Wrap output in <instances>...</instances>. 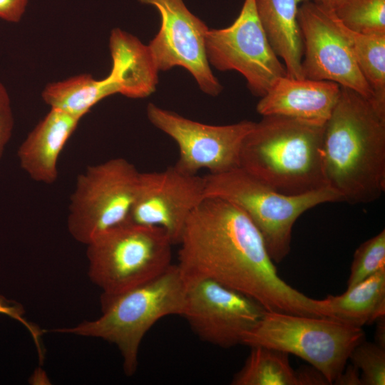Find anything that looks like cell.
Segmentation results:
<instances>
[{"mask_svg": "<svg viewBox=\"0 0 385 385\" xmlns=\"http://www.w3.org/2000/svg\"><path fill=\"white\" fill-rule=\"evenodd\" d=\"M333 16L339 32L349 45L359 70L374 93V105L381 113H385V35L364 34L351 31L334 12Z\"/></svg>", "mask_w": 385, "mask_h": 385, "instance_id": "21", "label": "cell"}, {"mask_svg": "<svg viewBox=\"0 0 385 385\" xmlns=\"http://www.w3.org/2000/svg\"><path fill=\"white\" fill-rule=\"evenodd\" d=\"M324 125L282 115L262 116L243 140L240 168L284 195L327 187Z\"/></svg>", "mask_w": 385, "mask_h": 385, "instance_id": "3", "label": "cell"}, {"mask_svg": "<svg viewBox=\"0 0 385 385\" xmlns=\"http://www.w3.org/2000/svg\"><path fill=\"white\" fill-rule=\"evenodd\" d=\"M109 48L112 58L109 73L119 83L120 94L142 98L155 91L159 71L148 46L136 36L115 28L111 32Z\"/></svg>", "mask_w": 385, "mask_h": 385, "instance_id": "17", "label": "cell"}, {"mask_svg": "<svg viewBox=\"0 0 385 385\" xmlns=\"http://www.w3.org/2000/svg\"><path fill=\"white\" fill-rule=\"evenodd\" d=\"M29 0H0V19L18 23L24 16Z\"/></svg>", "mask_w": 385, "mask_h": 385, "instance_id": "27", "label": "cell"}, {"mask_svg": "<svg viewBox=\"0 0 385 385\" xmlns=\"http://www.w3.org/2000/svg\"><path fill=\"white\" fill-rule=\"evenodd\" d=\"M312 1L317 5L328 9L333 11L334 8L342 1V0H308Z\"/></svg>", "mask_w": 385, "mask_h": 385, "instance_id": "32", "label": "cell"}, {"mask_svg": "<svg viewBox=\"0 0 385 385\" xmlns=\"http://www.w3.org/2000/svg\"><path fill=\"white\" fill-rule=\"evenodd\" d=\"M333 12L351 31L385 35V0H342Z\"/></svg>", "mask_w": 385, "mask_h": 385, "instance_id": "23", "label": "cell"}, {"mask_svg": "<svg viewBox=\"0 0 385 385\" xmlns=\"http://www.w3.org/2000/svg\"><path fill=\"white\" fill-rule=\"evenodd\" d=\"M178 244L177 265L185 279L215 280L267 312L322 317L316 299L279 276L260 231L232 202L205 197L189 217Z\"/></svg>", "mask_w": 385, "mask_h": 385, "instance_id": "1", "label": "cell"}, {"mask_svg": "<svg viewBox=\"0 0 385 385\" xmlns=\"http://www.w3.org/2000/svg\"><path fill=\"white\" fill-rule=\"evenodd\" d=\"M333 384L339 385H362L359 370L352 364L346 365Z\"/></svg>", "mask_w": 385, "mask_h": 385, "instance_id": "30", "label": "cell"}, {"mask_svg": "<svg viewBox=\"0 0 385 385\" xmlns=\"http://www.w3.org/2000/svg\"><path fill=\"white\" fill-rule=\"evenodd\" d=\"M80 118L50 108L19 147L21 168L34 181L52 184L58 178L57 163Z\"/></svg>", "mask_w": 385, "mask_h": 385, "instance_id": "16", "label": "cell"}, {"mask_svg": "<svg viewBox=\"0 0 385 385\" xmlns=\"http://www.w3.org/2000/svg\"><path fill=\"white\" fill-rule=\"evenodd\" d=\"M102 314L91 321L55 332L101 338L115 344L123 358L125 373L133 375L138 366L140 344L160 319L183 316L186 283L177 264L144 283L120 293L101 294Z\"/></svg>", "mask_w": 385, "mask_h": 385, "instance_id": "4", "label": "cell"}, {"mask_svg": "<svg viewBox=\"0 0 385 385\" xmlns=\"http://www.w3.org/2000/svg\"><path fill=\"white\" fill-rule=\"evenodd\" d=\"M322 317L362 327L385 316V268L340 295L317 299Z\"/></svg>", "mask_w": 385, "mask_h": 385, "instance_id": "19", "label": "cell"}, {"mask_svg": "<svg viewBox=\"0 0 385 385\" xmlns=\"http://www.w3.org/2000/svg\"><path fill=\"white\" fill-rule=\"evenodd\" d=\"M115 93H118V87L109 75L98 80L82 73L48 83L41 97L50 108L81 119L96 103Z\"/></svg>", "mask_w": 385, "mask_h": 385, "instance_id": "20", "label": "cell"}, {"mask_svg": "<svg viewBox=\"0 0 385 385\" xmlns=\"http://www.w3.org/2000/svg\"><path fill=\"white\" fill-rule=\"evenodd\" d=\"M251 351L233 385H298L297 371L284 351L263 346H250Z\"/></svg>", "mask_w": 385, "mask_h": 385, "instance_id": "22", "label": "cell"}, {"mask_svg": "<svg viewBox=\"0 0 385 385\" xmlns=\"http://www.w3.org/2000/svg\"><path fill=\"white\" fill-rule=\"evenodd\" d=\"M23 310L19 305L15 304H10L4 297H0V313L7 314L15 319L21 322L29 329L31 334H34L37 328L27 322L22 317Z\"/></svg>", "mask_w": 385, "mask_h": 385, "instance_id": "29", "label": "cell"}, {"mask_svg": "<svg viewBox=\"0 0 385 385\" xmlns=\"http://www.w3.org/2000/svg\"><path fill=\"white\" fill-rule=\"evenodd\" d=\"M205 198L204 178L197 174L175 165L140 173L128 221L160 227L178 244L189 217Z\"/></svg>", "mask_w": 385, "mask_h": 385, "instance_id": "14", "label": "cell"}, {"mask_svg": "<svg viewBox=\"0 0 385 385\" xmlns=\"http://www.w3.org/2000/svg\"><path fill=\"white\" fill-rule=\"evenodd\" d=\"M173 245L160 227L125 221L86 245L88 275L102 294L120 293L166 270Z\"/></svg>", "mask_w": 385, "mask_h": 385, "instance_id": "7", "label": "cell"}, {"mask_svg": "<svg viewBox=\"0 0 385 385\" xmlns=\"http://www.w3.org/2000/svg\"><path fill=\"white\" fill-rule=\"evenodd\" d=\"M327 186L340 202L366 204L385 190V114L368 99L341 86L324 125Z\"/></svg>", "mask_w": 385, "mask_h": 385, "instance_id": "2", "label": "cell"}, {"mask_svg": "<svg viewBox=\"0 0 385 385\" xmlns=\"http://www.w3.org/2000/svg\"><path fill=\"white\" fill-rule=\"evenodd\" d=\"M14 118L9 94L0 81V160L14 129Z\"/></svg>", "mask_w": 385, "mask_h": 385, "instance_id": "26", "label": "cell"}, {"mask_svg": "<svg viewBox=\"0 0 385 385\" xmlns=\"http://www.w3.org/2000/svg\"><path fill=\"white\" fill-rule=\"evenodd\" d=\"M153 6L160 16V28L148 45L158 71L185 68L206 94L215 96L222 86L210 67L205 49L206 24L191 13L183 0H138Z\"/></svg>", "mask_w": 385, "mask_h": 385, "instance_id": "12", "label": "cell"}, {"mask_svg": "<svg viewBox=\"0 0 385 385\" xmlns=\"http://www.w3.org/2000/svg\"><path fill=\"white\" fill-rule=\"evenodd\" d=\"M385 268V230L361 243L354 254L347 288Z\"/></svg>", "mask_w": 385, "mask_h": 385, "instance_id": "24", "label": "cell"}, {"mask_svg": "<svg viewBox=\"0 0 385 385\" xmlns=\"http://www.w3.org/2000/svg\"><path fill=\"white\" fill-rule=\"evenodd\" d=\"M308 0H255L267 38L284 63L287 76L303 78V41L297 21L298 5Z\"/></svg>", "mask_w": 385, "mask_h": 385, "instance_id": "18", "label": "cell"}, {"mask_svg": "<svg viewBox=\"0 0 385 385\" xmlns=\"http://www.w3.org/2000/svg\"><path fill=\"white\" fill-rule=\"evenodd\" d=\"M365 339L361 327L323 317L265 312L242 337V344L294 354L333 384L354 348Z\"/></svg>", "mask_w": 385, "mask_h": 385, "instance_id": "6", "label": "cell"}, {"mask_svg": "<svg viewBox=\"0 0 385 385\" xmlns=\"http://www.w3.org/2000/svg\"><path fill=\"white\" fill-rule=\"evenodd\" d=\"M349 359L361 371L362 385L385 384V347L364 339L354 348Z\"/></svg>", "mask_w": 385, "mask_h": 385, "instance_id": "25", "label": "cell"}, {"mask_svg": "<svg viewBox=\"0 0 385 385\" xmlns=\"http://www.w3.org/2000/svg\"><path fill=\"white\" fill-rule=\"evenodd\" d=\"M203 178L205 197L224 199L242 210L260 231L274 263L289 253L293 226L304 212L323 203L340 202L329 187L297 195L280 193L240 168Z\"/></svg>", "mask_w": 385, "mask_h": 385, "instance_id": "5", "label": "cell"}, {"mask_svg": "<svg viewBox=\"0 0 385 385\" xmlns=\"http://www.w3.org/2000/svg\"><path fill=\"white\" fill-rule=\"evenodd\" d=\"M383 316L379 318L377 322V326L375 334V342L384 347H385V319Z\"/></svg>", "mask_w": 385, "mask_h": 385, "instance_id": "31", "label": "cell"}, {"mask_svg": "<svg viewBox=\"0 0 385 385\" xmlns=\"http://www.w3.org/2000/svg\"><path fill=\"white\" fill-rule=\"evenodd\" d=\"M139 175L134 165L123 158L89 165L79 174L68 205L71 236L87 245L98 234L128 221Z\"/></svg>", "mask_w": 385, "mask_h": 385, "instance_id": "8", "label": "cell"}, {"mask_svg": "<svg viewBox=\"0 0 385 385\" xmlns=\"http://www.w3.org/2000/svg\"><path fill=\"white\" fill-rule=\"evenodd\" d=\"M150 122L177 143L179 158L175 166L190 174L201 169L221 173L240 168L243 140L255 122L242 120L212 125L185 118L150 103L146 108Z\"/></svg>", "mask_w": 385, "mask_h": 385, "instance_id": "10", "label": "cell"}, {"mask_svg": "<svg viewBox=\"0 0 385 385\" xmlns=\"http://www.w3.org/2000/svg\"><path fill=\"white\" fill-rule=\"evenodd\" d=\"M183 317L202 341L228 349L242 344L244 334L266 310L252 298L207 278L185 279Z\"/></svg>", "mask_w": 385, "mask_h": 385, "instance_id": "11", "label": "cell"}, {"mask_svg": "<svg viewBox=\"0 0 385 385\" xmlns=\"http://www.w3.org/2000/svg\"><path fill=\"white\" fill-rule=\"evenodd\" d=\"M296 371L298 385L329 384L324 376L312 365L302 366Z\"/></svg>", "mask_w": 385, "mask_h": 385, "instance_id": "28", "label": "cell"}, {"mask_svg": "<svg viewBox=\"0 0 385 385\" xmlns=\"http://www.w3.org/2000/svg\"><path fill=\"white\" fill-rule=\"evenodd\" d=\"M341 86L328 81L279 78L257 104L258 113L282 115L324 125L334 108Z\"/></svg>", "mask_w": 385, "mask_h": 385, "instance_id": "15", "label": "cell"}, {"mask_svg": "<svg viewBox=\"0 0 385 385\" xmlns=\"http://www.w3.org/2000/svg\"><path fill=\"white\" fill-rule=\"evenodd\" d=\"M205 49L210 65L219 71L240 73L252 93L260 98L276 81L287 76L284 65L267 38L255 0H245L230 26L209 29Z\"/></svg>", "mask_w": 385, "mask_h": 385, "instance_id": "9", "label": "cell"}, {"mask_svg": "<svg viewBox=\"0 0 385 385\" xmlns=\"http://www.w3.org/2000/svg\"><path fill=\"white\" fill-rule=\"evenodd\" d=\"M297 21L304 46L302 77L332 81L373 101L374 93L339 32L333 11L306 1L298 8Z\"/></svg>", "mask_w": 385, "mask_h": 385, "instance_id": "13", "label": "cell"}]
</instances>
